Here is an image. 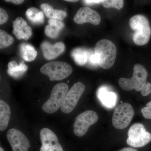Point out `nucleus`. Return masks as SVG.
I'll use <instances>...</instances> for the list:
<instances>
[{
  "mask_svg": "<svg viewBox=\"0 0 151 151\" xmlns=\"http://www.w3.org/2000/svg\"><path fill=\"white\" fill-rule=\"evenodd\" d=\"M94 53L98 65L103 69H109L114 65L117 49L113 42L108 39H102L96 43Z\"/></svg>",
  "mask_w": 151,
  "mask_h": 151,
  "instance_id": "1",
  "label": "nucleus"
},
{
  "mask_svg": "<svg viewBox=\"0 0 151 151\" xmlns=\"http://www.w3.org/2000/svg\"><path fill=\"white\" fill-rule=\"evenodd\" d=\"M129 26L135 31L133 40L136 44L144 45L147 44L150 40L151 29L150 23L147 18L143 15H136L129 20Z\"/></svg>",
  "mask_w": 151,
  "mask_h": 151,
  "instance_id": "2",
  "label": "nucleus"
},
{
  "mask_svg": "<svg viewBox=\"0 0 151 151\" xmlns=\"http://www.w3.org/2000/svg\"><path fill=\"white\" fill-rule=\"evenodd\" d=\"M147 71L146 68L141 64H137L134 66L132 77L119 78V84L125 91H130L134 89L139 92L147 82Z\"/></svg>",
  "mask_w": 151,
  "mask_h": 151,
  "instance_id": "3",
  "label": "nucleus"
},
{
  "mask_svg": "<svg viewBox=\"0 0 151 151\" xmlns=\"http://www.w3.org/2000/svg\"><path fill=\"white\" fill-rule=\"evenodd\" d=\"M40 70L42 73L48 76L50 81H60L69 76L72 73L73 68L66 63L53 61L45 64Z\"/></svg>",
  "mask_w": 151,
  "mask_h": 151,
  "instance_id": "4",
  "label": "nucleus"
},
{
  "mask_svg": "<svg viewBox=\"0 0 151 151\" xmlns=\"http://www.w3.org/2000/svg\"><path fill=\"white\" fill-rule=\"evenodd\" d=\"M68 91V85L65 83L56 84L52 90L50 97L42 105V110L49 114L55 113L61 107Z\"/></svg>",
  "mask_w": 151,
  "mask_h": 151,
  "instance_id": "5",
  "label": "nucleus"
},
{
  "mask_svg": "<svg viewBox=\"0 0 151 151\" xmlns=\"http://www.w3.org/2000/svg\"><path fill=\"white\" fill-rule=\"evenodd\" d=\"M128 137L127 144L134 147H142L151 141V134L141 123H136L131 126L128 132Z\"/></svg>",
  "mask_w": 151,
  "mask_h": 151,
  "instance_id": "6",
  "label": "nucleus"
},
{
  "mask_svg": "<svg viewBox=\"0 0 151 151\" xmlns=\"http://www.w3.org/2000/svg\"><path fill=\"white\" fill-rule=\"evenodd\" d=\"M134 112L132 105L128 103H122L117 105L113 112L112 123L118 129L127 128L132 122Z\"/></svg>",
  "mask_w": 151,
  "mask_h": 151,
  "instance_id": "7",
  "label": "nucleus"
},
{
  "mask_svg": "<svg viewBox=\"0 0 151 151\" xmlns=\"http://www.w3.org/2000/svg\"><path fill=\"white\" fill-rule=\"evenodd\" d=\"M98 120V115L91 110L84 111L76 118L73 124V132L78 137L84 136L91 125L96 123Z\"/></svg>",
  "mask_w": 151,
  "mask_h": 151,
  "instance_id": "8",
  "label": "nucleus"
},
{
  "mask_svg": "<svg viewBox=\"0 0 151 151\" xmlns=\"http://www.w3.org/2000/svg\"><path fill=\"white\" fill-rule=\"evenodd\" d=\"M85 89V85L81 82L74 84L65 95L60 107L61 111L66 114L71 113L76 107Z\"/></svg>",
  "mask_w": 151,
  "mask_h": 151,
  "instance_id": "9",
  "label": "nucleus"
},
{
  "mask_svg": "<svg viewBox=\"0 0 151 151\" xmlns=\"http://www.w3.org/2000/svg\"><path fill=\"white\" fill-rule=\"evenodd\" d=\"M6 137L13 151H28L30 145L23 133L16 129H11L7 132Z\"/></svg>",
  "mask_w": 151,
  "mask_h": 151,
  "instance_id": "10",
  "label": "nucleus"
},
{
  "mask_svg": "<svg viewBox=\"0 0 151 151\" xmlns=\"http://www.w3.org/2000/svg\"><path fill=\"white\" fill-rule=\"evenodd\" d=\"M40 136L42 143L40 151H63L58 137L52 130L43 128L41 130Z\"/></svg>",
  "mask_w": 151,
  "mask_h": 151,
  "instance_id": "11",
  "label": "nucleus"
},
{
  "mask_svg": "<svg viewBox=\"0 0 151 151\" xmlns=\"http://www.w3.org/2000/svg\"><path fill=\"white\" fill-rule=\"evenodd\" d=\"M73 21L77 24L89 23L94 25L100 23L101 17L97 12L88 7L79 9L73 18Z\"/></svg>",
  "mask_w": 151,
  "mask_h": 151,
  "instance_id": "12",
  "label": "nucleus"
},
{
  "mask_svg": "<svg viewBox=\"0 0 151 151\" xmlns=\"http://www.w3.org/2000/svg\"><path fill=\"white\" fill-rule=\"evenodd\" d=\"M97 97L101 104L108 109H112L116 106L117 102V94L107 86H100L97 90Z\"/></svg>",
  "mask_w": 151,
  "mask_h": 151,
  "instance_id": "13",
  "label": "nucleus"
},
{
  "mask_svg": "<svg viewBox=\"0 0 151 151\" xmlns=\"http://www.w3.org/2000/svg\"><path fill=\"white\" fill-rule=\"evenodd\" d=\"M13 33L18 40H27L32 35V30L24 19L19 17L13 23Z\"/></svg>",
  "mask_w": 151,
  "mask_h": 151,
  "instance_id": "14",
  "label": "nucleus"
},
{
  "mask_svg": "<svg viewBox=\"0 0 151 151\" xmlns=\"http://www.w3.org/2000/svg\"><path fill=\"white\" fill-rule=\"evenodd\" d=\"M44 57L47 60H51L56 58L65 50L64 43L58 42L51 45L47 42H44L41 45Z\"/></svg>",
  "mask_w": 151,
  "mask_h": 151,
  "instance_id": "15",
  "label": "nucleus"
},
{
  "mask_svg": "<svg viewBox=\"0 0 151 151\" xmlns=\"http://www.w3.org/2000/svg\"><path fill=\"white\" fill-rule=\"evenodd\" d=\"M48 23L45 27V34L49 37L55 38L58 36L60 31L64 27V23L59 20L51 19L49 20Z\"/></svg>",
  "mask_w": 151,
  "mask_h": 151,
  "instance_id": "16",
  "label": "nucleus"
},
{
  "mask_svg": "<svg viewBox=\"0 0 151 151\" xmlns=\"http://www.w3.org/2000/svg\"><path fill=\"white\" fill-rule=\"evenodd\" d=\"M11 114L9 105L3 100H0V130H5L8 126Z\"/></svg>",
  "mask_w": 151,
  "mask_h": 151,
  "instance_id": "17",
  "label": "nucleus"
},
{
  "mask_svg": "<svg viewBox=\"0 0 151 151\" xmlns=\"http://www.w3.org/2000/svg\"><path fill=\"white\" fill-rule=\"evenodd\" d=\"M41 8L46 16L50 19L61 21L67 15L65 11L55 9L51 5L46 3L41 4Z\"/></svg>",
  "mask_w": 151,
  "mask_h": 151,
  "instance_id": "18",
  "label": "nucleus"
},
{
  "mask_svg": "<svg viewBox=\"0 0 151 151\" xmlns=\"http://www.w3.org/2000/svg\"><path fill=\"white\" fill-rule=\"evenodd\" d=\"M8 73L11 76L15 78H18L23 75L27 70L28 66L22 61L19 65L15 61H12L9 63Z\"/></svg>",
  "mask_w": 151,
  "mask_h": 151,
  "instance_id": "19",
  "label": "nucleus"
},
{
  "mask_svg": "<svg viewBox=\"0 0 151 151\" xmlns=\"http://www.w3.org/2000/svg\"><path fill=\"white\" fill-rule=\"evenodd\" d=\"M19 50L22 57L29 62L33 61L37 55V52L35 48L29 44H22L20 46Z\"/></svg>",
  "mask_w": 151,
  "mask_h": 151,
  "instance_id": "20",
  "label": "nucleus"
},
{
  "mask_svg": "<svg viewBox=\"0 0 151 151\" xmlns=\"http://www.w3.org/2000/svg\"><path fill=\"white\" fill-rule=\"evenodd\" d=\"M25 14L28 20L34 24H42L44 21L43 12L36 8L28 9Z\"/></svg>",
  "mask_w": 151,
  "mask_h": 151,
  "instance_id": "21",
  "label": "nucleus"
},
{
  "mask_svg": "<svg viewBox=\"0 0 151 151\" xmlns=\"http://www.w3.org/2000/svg\"><path fill=\"white\" fill-rule=\"evenodd\" d=\"M89 52L86 49L81 48L74 49L71 52V55L76 64L79 65H85L88 61Z\"/></svg>",
  "mask_w": 151,
  "mask_h": 151,
  "instance_id": "22",
  "label": "nucleus"
},
{
  "mask_svg": "<svg viewBox=\"0 0 151 151\" xmlns=\"http://www.w3.org/2000/svg\"><path fill=\"white\" fill-rule=\"evenodd\" d=\"M14 41V38L3 30H0V48H6L10 46Z\"/></svg>",
  "mask_w": 151,
  "mask_h": 151,
  "instance_id": "23",
  "label": "nucleus"
},
{
  "mask_svg": "<svg viewBox=\"0 0 151 151\" xmlns=\"http://www.w3.org/2000/svg\"><path fill=\"white\" fill-rule=\"evenodd\" d=\"M124 1L122 0H107L102 2L103 6L105 8H115L117 9H121L124 6Z\"/></svg>",
  "mask_w": 151,
  "mask_h": 151,
  "instance_id": "24",
  "label": "nucleus"
},
{
  "mask_svg": "<svg viewBox=\"0 0 151 151\" xmlns=\"http://www.w3.org/2000/svg\"><path fill=\"white\" fill-rule=\"evenodd\" d=\"M141 112L144 118L146 119H151V101L147 103L146 107L141 109Z\"/></svg>",
  "mask_w": 151,
  "mask_h": 151,
  "instance_id": "25",
  "label": "nucleus"
},
{
  "mask_svg": "<svg viewBox=\"0 0 151 151\" xmlns=\"http://www.w3.org/2000/svg\"><path fill=\"white\" fill-rule=\"evenodd\" d=\"M9 17L6 12L4 9L0 8V24H4L7 22Z\"/></svg>",
  "mask_w": 151,
  "mask_h": 151,
  "instance_id": "26",
  "label": "nucleus"
},
{
  "mask_svg": "<svg viewBox=\"0 0 151 151\" xmlns=\"http://www.w3.org/2000/svg\"><path fill=\"white\" fill-rule=\"evenodd\" d=\"M141 94L143 96H147L151 93V84L150 82H147L145 86L140 91Z\"/></svg>",
  "mask_w": 151,
  "mask_h": 151,
  "instance_id": "27",
  "label": "nucleus"
},
{
  "mask_svg": "<svg viewBox=\"0 0 151 151\" xmlns=\"http://www.w3.org/2000/svg\"><path fill=\"white\" fill-rule=\"evenodd\" d=\"M88 61L91 65H94V66L98 65V63H97V57H96L94 52V53H91L89 52Z\"/></svg>",
  "mask_w": 151,
  "mask_h": 151,
  "instance_id": "28",
  "label": "nucleus"
},
{
  "mask_svg": "<svg viewBox=\"0 0 151 151\" xmlns=\"http://www.w3.org/2000/svg\"><path fill=\"white\" fill-rule=\"evenodd\" d=\"M103 1H83V2L87 5H92L93 4H99L103 2Z\"/></svg>",
  "mask_w": 151,
  "mask_h": 151,
  "instance_id": "29",
  "label": "nucleus"
},
{
  "mask_svg": "<svg viewBox=\"0 0 151 151\" xmlns=\"http://www.w3.org/2000/svg\"><path fill=\"white\" fill-rule=\"evenodd\" d=\"M5 1L8 2H11L15 4L19 5L21 4L22 3H23L24 1H22V0H8V1H7V0H6Z\"/></svg>",
  "mask_w": 151,
  "mask_h": 151,
  "instance_id": "30",
  "label": "nucleus"
},
{
  "mask_svg": "<svg viewBox=\"0 0 151 151\" xmlns=\"http://www.w3.org/2000/svg\"><path fill=\"white\" fill-rule=\"evenodd\" d=\"M119 151H138L136 149L132 148L131 147H125L120 150Z\"/></svg>",
  "mask_w": 151,
  "mask_h": 151,
  "instance_id": "31",
  "label": "nucleus"
},
{
  "mask_svg": "<svg viewBox=\"0 0 151 151\" xmlns=\"http://www.w3.org/2000/svg\"><path fill=\"white\" fill-rule=\"evenodd\" d=\"M66 1L71 2H76L78 1H76V0H66Z\"/></svg>",
  "mask_w": 151,
  "mask_h": 151,
  "instance_id": "32",
  "label": "nucleus"
},
{
  "mask_svg": "<svg viewBox=\"0 0 151 151\" xmlns=\"http://www.w3.org/2000/svg\"><path fill=\"white\" fill-rule=\"evenodd\" d=\"M0 151H4V149H3L1 147H0Z\"/></svg>",
  "mask_w": 151,
  "mask_h": 151,
  "instance_id": "33",
  "label": "nucleus"
}]
</instances>
